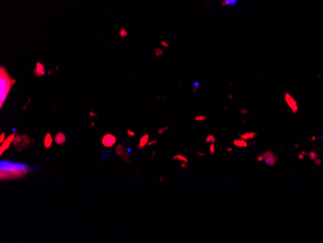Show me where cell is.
<instances>
[{
    "label": "cell",
    "mask_w": 323,
    "mask_h": 243,
    "mask_svg": "<svg viewBox=\"0 0 323 243\" xmlns=\"http://www.w3.org/2000/svg\"><path fill=\"white\" fill-rule=\"evenodd\" d=\"M32 168L23 163L11 161L0 162V180L10 181L17 180L25 177L31 173Z\"/></svg>",
    "instance_id": "1"
},
{
    "label": "cell",
    "mask_w": 323,
    "mask_h": 243,
    "mask_svg": "<svg viewBox=\"0 0 323 243\" xmlns=\"http://www.w3.org/2000/svg\"><path fill=\"white\" fill-rule=\"evenodd\" d=\"M16 83V79H13L9 75L8 70L1 66L0 67V107L2 109L3 105L8 98V95L12 89V86Z\"/></svg>",
    "instance_id": "2"
},
{
    "label": "cell",
    "mask_w": 323,
    "mask_h": 243,
    "mask_svg": "<svg viewBox=\"0 0 323 243\" xmlns=\"http://www.w3.org/2000/svg\"><path fill=\"white\" fill-rule=\"evenodd\" d=\"M34 142V140H31L27 134H16L13 145L17 151L21 152Z\"/></svg>",
    "instance_id": "3"
},
{
    "label": "cell",
    "mask_w": 323,
    "mask_h": 243,
    "mask_svg": "<svg viewBox=\"0 0 323 243\" xmlns=\"http://www.w3.org/2000/svg\"><path fill=\"white\" fill-rule=\"evenodd\" d=\"M262 157H263V162L264 164L269 166V167H275V165L278 162V154H276L273 150H266L262 153Z\"/></svg>",
    "instance_id": "4"
},
{
    "label": "cell",
    "mask_w": 323,
    "mask_h": 243,
    "mask_svg": "<svg viewBox=\"0 0 323 243\" xmlns=\"http://www.w3.org/2000/svg\"><path fill=\"white\" fill-rule=\"evenodd\" d=\"M114 152H115L116 155H117L120 159H122L123 161L127 162V163H130V162H131L129 150L126 149L123 144H121V143L116 144L115 146H114Z\"/></svg>",
    "instance_id": "5"
},
{
    "label": "cell",
    "mask_w": 323,
    "mask_h": 243,
    "mask_svg": "<svg viewBox=\"0 0 323 243\" xmlns=\"http://www.w3.org/2000/svg\"><path fill=\"white\" fill-rule=\"evenodd\" d=\"M116 142H117V138H116L113 134L111 133H107L104 134L103 138L101 140V143L102 145L106 148H111V147H114L116 145Z\"/></svg>",
    "instance_id": "6"
},
{
    "label": "cell",
    "mask_w": 323,
    "mask_h": 243,
    "mask_svg": "<svg viewBox=\"0 0 323 243\" xmlns=\"http://www.w3.org/2000/svg\"><path fill=\"white\" fill-rule=\"evenodd\" d=\"M15 137H16V133H12L11 135H9V136L6 138L5 141L1 143V145H0V155L1 156H2L3 154H4V152L7 151V150L10 148V146L13 144Z\"/></svg>",
    "instance_id": "7"
},
{
    "label": "cell",
    "mask_w": 323,
    "mask_h": 243,
    "mask_svg": "<svg viewBox=\"0 0 323 243\" xmlns=\"http://www.w3.org/2000/svg\"><path fill=\"white\" fill-rule=\"evenodd\" d=\"M284 102L286 103V105L289 107V109L291 110L292 113H296L298 111V105H297V102H296V100L293 98L289 93H285L284 94Z\"/></svg>",
    "instance_id": "8"
},
{
    "label": "cell",
    "mask_w": 323,
    "mask_h": 243,
    "mask_svg": "<svg viewBox=\"0 0 323 243\" xmlns=\"http://www.w3.org/2000/svg\"><path fill=\"white\" fill-rule=\"evenodd\" d=\"M67 141V137L63 132H58V133L54 136V143L57 145H63Z\"/></svg>",
    "instance_id": "9"
},
{
    "label": "cell",
    "mask_w": 323,
    "mask_h": 243,
    "mask_svg": "<svg viewBox=\"0 0 323 243\" xmlns=\"http://www.w3.org/2000/svg\"><path fill=\"white\" fill-rule=\"evenodd\" d=\"M54 142V138H52V135H51L49 132L45 135V138H44V146L45 148L48 149L52 146V143Z\"/></svg>",
    "instance_id": "10"
},
{
    "label": "cell",
    "mask_w": 323,
    "mask_h": 243,
    "mask_svg": "<svg viewBox=\"0 0 323 243\" xmlns=\"http://www.w3.org/2000/svg\"><path fill=\"white\" fill-rule=\"evenodd\" d=\"M149 137L150 135L149 134H144L142 136L140 137V139H139V141H138V149H143L144 147L147 146V144H148V141H149Z\"/></svg>",
    "instance_id": "11"
},
{
    "label": "cell",
    "mask_w": 323,
    "mask_h": 243,
    "mask_svg": "<svg viewBox=\"0 0 323 243\" xmlns=\"http://www.w3.org/2000/svg\"><path fill=\"white\" fill-rule=\"evenodd\" d=\"M46 74L45 67L41 62H37L36 64V68L34 70V75L36 76H42Z\"/></svg>",
    "instance_id": "12"
},
{
    "label": "cell",
    "mask_w": 323,
    "mask_h": 243,
    "mask_svg": "<svg viewBox=\"0 0 323 243\" xmlns=\"http://www.w3.org/2000/svg\"><path fill=\"white\" fill-rule=\"evenodd\" d=\"M233 145L238 147V148H247L249 146V143H248V141H245V140L239 138V139L233 140Z\"/></svg>",
    "instance_id": "13"
},
{
    "label": "cell",
    "mask_w": 323,
    "mask_h": 243,
    "mask_svg": "<svg viewBox=\"0 0 323 243\" xmlns=\"http://www.w3.org/2000/svg\"><path fill=\"white\" fill-rule=\"evenodd\" d=\"M256 136H257V133H256V132H247V133H240V134H239V138H241V139L245 140V141L253 140Z\"/></svg>",
    "instance_id": "14"
},
{
    "label": "cell",
    "mask_w": 323,
    "mask_h": 243,
    "mask_svg": "<svg viewBox=\"0 0 323 243\" xmlns=\"http://www.w3.org/2000/svg\"><path fill=\"white\" fill-rule=\"evenodd\" d=\"M172 160L173 161L187 162V163H189V159L185 155H182V154H175L174 156H172Z\"/></svg>",
    "instance_id": "15"
},
{
    "label": "cell",
    "mask_w": 323,
    "mask_h": 243,
    "mask_svg": "<svg viewBox=\"0 0 323 243\" xmlns=\"http://www.w3.org/2000/svg\"><path fill=\"white\" fill-rule=\"evenodd\" d=\"M205 142L206 143H215L216 142V137L214 136L213 134H209L205 138Z\"/></svg>",
    "instance_id": "16"
},
{
    "label": "cell",
    "mask_w": 323,
    "mask_h": 243,
    "mask_svg": "<svg viewBox=\"0 0 323 243\" xmlns=\"http://www.w3.org/2000/svg\"><path fill=\"white\" fill-rule=\"evenodd\" d=\"M206 119H207V115H197L194 117V121L202 122V121H205Z\"/></svg>",
    "instance_id": "17"
},
{
    "label": "cell",
    "mask_w": 323,
    "mask_h": 243,
    "mask_svg": "<svg viewBox=\"0 0 323 243\" xmlns=\"http://www.w3.org/2000/svg\"><path fill=\"white\" fill-rule=\"evenodd\" d=\"M169 130H170V127H169V126H165V127H161V128H159V129H158V134H159V135H163V134L165 133L166 131H169Z\"/></svg>",
    "instance_id": "18"
},
{
    "label": "cell",
    "mask_w": 323,
    "mask_h": 243,
    "mask_svg": "<svg viewBox=\"0 0 323 243\" xmlns=\"http://www.w3.org/2000/svg\"><path fill=\"white\" fill-rule=\"evenodd\" d=\"M237 1H238V0H224L225 4H226V5H228V6L236 5V4H237Z\"/></svg>",
    "instance_id": "19"
},
{
    "label": "cell",
    "mask_w": 323,
    "mask_h": 243,
    "mask_svg": "<svg viewBox=\"0 0 323 243\" xmlns=\"http://www.w3.org/2000/svg\"><path fill=\"white\" fill-rule=\"evenodd\" d=\"M209 151H210L211 155H214V154H215V152H216L215 143H209Z\"/></svg>",
    "instance_id": "20"
},
{
    "label": "cell",
    "mask_w": 323,
    "mask_h": 243,
    "mask_svg": "<svg viewBox=\"0 0 323 243\" xmlns=\"http://www.w3.org/2000/svg\"><path fill=\"white\" fill-rule=\"evenodd\" d=\"M308 156H309L310 160H313L315 161V159L317 157V154L315 152V151H311V152L308 153Z\"/></svg>",
    "instance_id": "21"
},
{
    "label": "cell",
    "mask_w": 323,
    "mask_h": 243,
    "mask_svg": "<svg viewBox=\"0 0 323 243\" xmlns=\"http://www.w3.org/2000/svg\"><path fill=\"white\" fill-rule=\"evenodd\" d=\"M154 53H155V55H156V56L160 57V56H162V54H163V51H162L161 48H155Z\"/></svg>",
    "instance_id": "22"
},
{
    "label": "cell",
    "mask_w": 323,
    "mask_h": 243,
    "mask_svg": "<svg viewBox=\"0 0 323 243\" xmlns=\"http://www.w3.org/2000/svg\"><path fill=\"white\" fill-rule=\"evenodd\" d=\"M189 163L187 162H181V164H180V168L181 169H185V170H188L189 169Z\"/></svg>",
    "instance_id": "23"
},
{
    "label": "cell",
    "mask_w": 323,
    "mask_h": 243,
    "mask_svg": "<svg viewBox=\"0 0 323 243\" xmlns=\"http://www.w3.org/2000/svg\"><path fill=\"white\" fill-rule=\"evenodd\" d=\"M6 138H7V137H6V133L2 132V133H1V135H0V143H2L3 141H5Z\"/></svg>",
    "instance_id": "24"
},
{
    "label": "cell",
    "mask_w": 323,
    "mask_h": 243,
    "mask_svg": "<svg viewBox=\"0 0 323 243\" xmlns=\"http://www.w3.org/2000/svg\"><path fill=\"white\" fill-rule=\"evenodd\" d=\"M239 112H240V114H242V115H246V114H248L249 110H248L247 109L243 107V109H241V110H239Z\"/></svg>",
    "instance_id": "25"
},
{
    "label": "cell",
    "mask_w": 323,
    "mask_h": 243,
    "mask_svg": "<svg viewBox=\"0 0 323 243\" xmlns=\"http://www.w3.org/2000/svg\"><path fill=\"white\" fill-rule=\"evenodd\" d=\"M193 85H194V91H195L197 89H198V88L200 87V84L198 82H194V83H193Z\"/></svg>",
    "instance_id": "26"
},
{
    "label": "cell",
    "mask_w": 323,
    "mask_h": 243,
    "mask_svg": "<svg viewBox=\"0 0 323 243\" xmlns=\"http://www.w3.org/2000/svg\"><path fill=\"white\" fill-rule=\"evenodd\" d=\"M127 134H128V136H130V137H135V131H133V130H127Z\"/></svg>",
    "instance_id": "27"
},
{
    "label": "cell",
    "mask_w": 323,
    "mask_h": 243,
    "mask_svg": "<svg viewBox=\"0 0 323 243\" xmlns=\"http://www.w3.org/2000/svg\"><path fill=\"white\" fill-rule=\"evenodd\" d=\"M127 35H128V32H127V30H125V29H122V30H120V36L121 37H126Z\"/></svg>",
    "instance_id": "28"
},
{
    "label": "cell",
    "mask_w": 323,
    "mask_h": 243,
    "mask_svg": "<svg viewBox=\"0 0 323 243\" xmlns=\"http://www.w3.org/2000/svg\"><path fill=\"white\" fill-rule=\"evenodd\" d=\"M156 143H158L157 140H154V141H149L148 144H147V146H152V145H154V144H156Z\"/></svg>",
    "instance_id": "29"
},
{
    "label": "cell",
    "mask_w": 323,
    "mask_h": 243,
    "mask_svg": "<svg viewBox=\"0 0 323 243\" xmlns=\"http://www.w3.org/2000/svg\"><path fill=\"white\" fill-rule=\"evenodd\" d=\"M315 164L317 165V166H320L321 165V160L319 157H316V158L315 159Z\"/></svg>",
    "instance_id": "30"
},
{
    "label": "cell",
    "mask_w": 323,
    "mask_h": 243,
    "mask_svg": "<svg viewBox=\"0 0 323 243\" xmlns=\"http://www.w3.org/2000/svg\"><path fill=\"white\" fill-rule=\"evenodd\" d=\"M195 153H197V156H200V157H204V156L206 155V154H205L204 152H201V151H198V150H197V151Z\"/></svg>",
    "instance_id": "31"
},
{
    "label": "cell",
    "mask_w": 323,
    "mask_h": 243,
    "mask_svg": "<svg viewBox=\"0 0 323 243\" xmlns=\"http://www.w3.org/2000/svg\"><path fill=\"white\" fill-rule=\"evenodd\" d=\"M257 161L258 162H263V157H262V154H259L257 156Z\"/></svg>",
    "instance_id": "32"
},
{
    "label": "cell",
    "mask_w": 323,
    "mask_h": 243,
    "mask_svg": "<svg viewBox=\"0 0 323 243\" xmlns=\"http://www.w3.org/2000/svg\"><path fill=\"white\" fill-rule=\"evenodd\" d=\"M89 116H90V117H96V116H97V113H95L94 111H90Z\"/></svg>",
    "instance_id": "33"
},
{
    "label": "cell",
    "mask_w": 323,
    "mask_h": 243,
    "mask_svg": "<svg viewBox=\"0 0 323 243\" xmlns=\"http://www.w3.org/2000/svg\"><path fill=\"white\" fill-rule=\"evenodd\" d=\"M161 45L163 46V47H166V48H169V44H167V43H166V42H163V41H162V42H161Z\"/></svg>",
    "instance_id": "34"
},
{
    "label": "cell",
    "mask_w": 323,
    "mask_h": 243,
    "mask_svg": "<svg viewBox=\"0 0 323 243\" xmlns=\"http://www.w3.org/2000/svg\"><path fill=\"white\" fill-rule=\"evenodd\" d=\"M155 155H156V150H153V152H152V156H151V160H154L155 158Z\"/></svg>",
    "instance_id": "35"
},
{
    "label": "cell",
    "mask_w": 323,
    "mask_h": 243,
    "mask_svg": "<svg viewBox=\"0 0 323 243\" xmlns=\"http://www.w3.org/2000/svg\"><path fill=\"white\" fill-rule=\"evenodd\" d=\"M232 150H233V148H232L231 146H229V147H228V148H226V151H228V152H232Z\"/></svg>",
    "instance_id": "36"
},
{
    "label": "cell",
    "mask_w": 323,
    "mask_h": 243,
    "mask_svg": "<svg viewBox=\"0 0 323 243\" xmlns=\"http://www.w3.org/2000/svg\"><path fill=\"white\" fill-rule=\"evenodd\" d=\"M256 141H254V140H253V141H250V143H249V145H254V144H256Z\"/></svg>",
    "instance_id": "37"
},
{
    "label": "cell",
    "mask_w": 323,
    "mask_h": 243,
    "mask_svg": "<svg viewBox=\"0 0 323 243\" xmlns=\"http://www.w3.org/2000/svg\"><path fill=\"white\" fill-rule=\"evenodd\" d=\"M298 158H299V159H303V158H304V154H303V153H300V154L298 155Z\"/></svg>",
    "instance_id": "38"
},
{
    "label": "cell",
    "mask_w": 323,
    "mask_h": 243,
    "mask_svg": "<svg viewBox=\"0 0 323 243\" xmlns=\"http://www.w3.org/2000/svg\"><path fill=\"white\" fill-rule=\"evenodd\" d=\"M29 103H30V99L28 100V102L26 103V105H25V106H24V107H23V110H25L26 107H27V106H28V105H29Z\"/></svg>",
    "instance_id": "39"
},
{
    "label": "cell",
    "mask_w": 323,
    "mask_h": 243,
    "mask_svg": "<svg viewBox=\"0 0 323 243\" xmlns=\"http://www.w3.org/2000/svg\"><path fill=\"white\" fill-rule=\"evenodd\" d=\"M91 126H92V128H94V127H95V123H94V122H92V123H91Z\"/></svg>",
    "instance_id": "40"
},
{
    "label": "cell",
    "mask_w": 323,
    "mask_h": 243,
    "mask_svg": "<svg viewBox=\"0 0 323 243\" xmlns=\"http://www.w3.org/2000/svg\"><path fill=\"white\" fill-rule=\"evenodd\" d=\"M160 181H161V182H163V178L162 177V176L160 177Z\"/></svg>",
    "instance_id": "41"
}]
</instances>
